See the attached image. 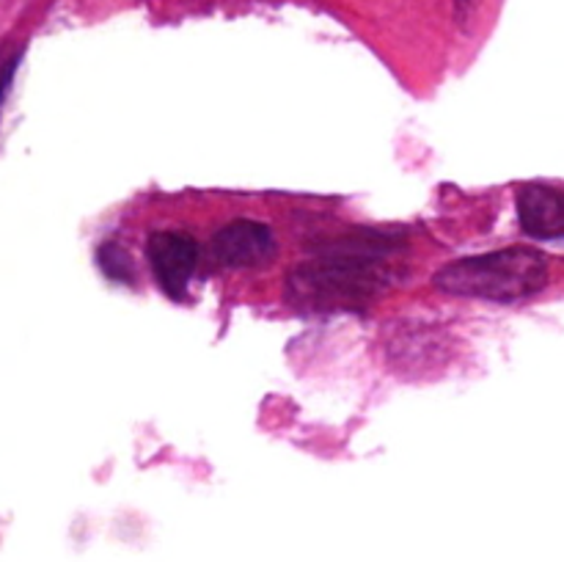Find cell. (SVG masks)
Wrapping results in <instances>:
<instances>
[{
	"label": "cell",
	"instance_id": "1",
	"mask_svg": "<svg viewBox=\"0 0 564 562\" xmlns=\"http://www.w3.org/2000/svg\"><path fill=\"white\" fill-rule=\"evenodd\" d=\"M391 257L386 237L367 235V240L330 242L328 253L301 264L290 273V301L303 309H352L372 301L389 284L380 264Z\"/></svg>",
	"mask_w": 564,
	"mask_h": 562
},
{
	"label": "cell",
	"instance_id": "2",
	"mask_svg": "<svg viewBox=\"0 0 564 562\" xmlns=\"http://www.w3.org/2000/svg\"><path fill=\"white\" fill-rule=\"evenodd\" d=\"M551 281V259L529 246L466 257L435 273L433 284L457 298L518 303L543 292Z\"/></svg>",
	"mask_w": 564,
	"mask_h": 562
},
{
	"label": "cell",
	"instance_id": "3",
	"mask_svg": "<svg viewBox=\"0 0 564 562\" xmlns=\"http://www.w3.org/2000/svg\"><path fill=\"white\" fill-rule=\"evenodd\" d=\"M147 253L160 290L174 301H182L202 259L196 237L185 231H154L147 242Z\"/></svg>",
	"mask_w": 564,
	"mask_h": 562
},
{
	"label": "cell",
	"instance_id": "4",
	"mask_svg": "<svg viewBox=\"0 0 564 562\" xmlns=\"http://www.w3.org/2000/svg\"><path fill=\"white\" fill-rule=\"evenodd\" d=\"M279 253L273 229L251 218H237L213 237V257L220 268H264Z\"/></svg>",
	"mask_w": 564,
	"mask_h": 562
},
{
	"label": "cell",
	"instance_id": "5",
	"mask_svg": "<svg viewBox=\"0 0 564 562\" xmlns=\"http://www.w3.org/2000/svg\"><path fill=\"white\" fill-rule=\"evenodd\" d=\"M518 218L529 237L560 240L564 235V198L556 187L527 185L518 191Z\"/></svg>",
	"mask_w": 564,
	"mask_h": 562
},
{
	"label": "cell",
	"instance_id": "6",
	"mask_svg": "<svg viewBox=\"0 0 564 562\" xmlns=\"http://www.w3.org/2000/svg\"><path fill=\"white\" fill-rule=\"evenodd\" d=\"M99 268H102L113 281H124V284H130L132 275H135L132 273L130 253H127L119 242H105V246L99 248Z\"/></svg>",
	"mask_w": 564,
	"mask_h": 562
},
{
	"label": "cell",
	"instance_id": "7",
	"mask_svg": "<svg viewBox=\"0 0 564 562\" xmlns=\"http://www.w3.org/2000/svg\"><path fill=\"white\" fill-rule=\"evenodd\" d=\"M14 66H17V53L3 55V58H0V94H3L6 86H9V77L11 72H14Z\"/></svg>",
	"mask_w": 564,
	"mask_h": 562
},
{
	"label": "cell",
	"instance_id": "8",
	"mask_svg": "<svg viewBox=\"0 0 564 562\" xmlns=\"http://www.w3.org/2000/svg\"><path fill=\"white\" fill-rule=\"evenodd\" d=\"M468 3H471V0H457V6H460V9H466Z\"/></svg>",
	"mask_w": 564,
	"mask_h": 562
}]
</instances>
